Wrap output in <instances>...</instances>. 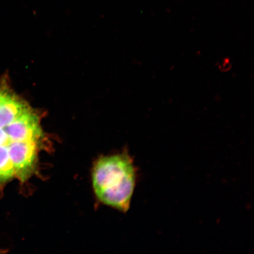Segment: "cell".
Instances as JSON below:
<instances>
[{
	"label": "cell",
	"mask_w": 254,
	"mask_h": 254,
	"mask_svg": "<svg viewBox=\"0 0 254 254\" xmlns=\"http://www.w3.org/2000/svg\"><path fill=\"white\" fill-rule=\"evenodd\" d=\"M31 109L23 100L15 94H9L0 103V128H4Z\"/></svg>",
	"instance_id": "7a4b0ae2"
},
{
	"label": "cell",
	"mask_w": 254,
	"mask_h": 254,
	"mask_svg": "<svg viewBox=\"0 0 254 254\" xmlns=\"http://www.w3.org/2000/svg\"><path fill=\"white\" fill-rule=\"evenodd\" d=\"M92 180L95 195L101 202L123 212L128 211L136 173L128 154L101 158L95 164Z\"/></svg>",
	"instance_id": "6da1fadb"
},
{
	"label": "cell",
	"mask_w": 254,
	"mask_h": 254,
	"mask_svg": "<svg viewBox=\"0 0 254 254\" xmlns=\"http://www.w3.org/2000/svg\"><path fill=\"white\" fill-rule=\"evenodd\" d=\"M11 94L10 90L5 79H0V103L4 101L9 94Z\"/></svg>",
	"instance_id": "277c9868"
},
{
	"label": "cell",
	"mask_w": 254,
	"mask_h": 254,
	"mask_svg": "<svg viewBox=\"0 0 254 254\" xmlns=\"http://www.w3.org/2000/svg\"><path fill=\"white\" fill-rule=\"evenodd\" d=\"M230 60L228 59H225L222 63L220 64V65L218 66L221 71H227L228 69L231 68V64Z\"/></svg>",
	"instance_id": "8992f818"
},
{
	"label": "cell",
	"mask_w": 254,
	"mask_h": 254,
	"mask_svg": "<svg viewBox=\"0 0 254 254\" xmlns=\"http://www.w3.org/2000/svg\"><path fill=\"white\" fill-rule=\"evenodd\" d=\"M13 142H15L12 141L9 138L5 128H0V146H5L8 148L9 145Z\"/></svg>",
	"instance_id": "5b68a950"
},
{
	"label": "cell",
	"mask_w": 254,
	"mask_h": 254,
	"mask_svg": "<svg viewBox=\"0 0 254 254\" xmlns=\"http://www.w3.org/2000/svg\"><path fill=\"white\" fill-rule=\"evenodd\" d=\"M15 177V171L8 148L0 146V184L4 183Z\"/></svg>",
	"instance_id": "3957f363"
}]
</instances>
